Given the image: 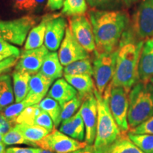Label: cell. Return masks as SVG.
<instances>
[{
  "label": "cell",
  "instance_id": "obj_30",
  "mask_svg": "<svg viewBox=\"0 0 153 153\" xmlns=\"http://www.w3.org/2000/svg\"><path fill=\"white\" fill-rule=\"evenodd\" d=\"M31 101H30L28 99L25 98L22 101L18 103H14L10 106L5 108L3 111H1L4 116L8 118L9 120L16 123V120L18 116L20 115L25 108L28 106H33Z\"/></svg>",
  "mask_w": 153,
  "mask_h": 153
},
{
  "label": "cell",
  "instance_id": "obj_10",
  "mask_svg": "<svg viewBox=\"0 0 153 153\" xmlns=\"http://www.w3.org/2000/svg\"><path fill=\"white\" fill-rule=\"evenodd\" d=\"M69 28L76 41L88 53L95 51L94 36L89 18L85 15L71 16L69 19Z\"/></svg>",
  "mask_w": 153,
  "mask_h": 153
},
{
  "label": "cell",
  "instance_id": "obj_29",
  "mask_svg": "<svg viewBox=\"0 0 153 153\" xmlns=\"http://www.w3.org/2000/svg\"><path fill=\"white\" fill-rule=\"evenodd\" d=\"M111 152L113 153H144L133 143L128 137H121L112 145Z\"/></svg>",
  "mask_w": 153,
  "mask_h": 153
},
{
  "label": "cell",
  "instance_id": "obj_43",
  "mask_svg": "<svg viewBox=\"0 0 153 153\" xmlns=\"http://www.w3.org/2000/svg\"><path fill=\"white\" fill-rule=\"evenodd\" d=\"M30 0H13V6L16 10L27 11Z\"/></svg>",
  "mask_w": 153,
  "mask_h": 153
},
{
  "label": "cell",
  "instance_id": "obj_12",
  "mask_svg": "<svg viewBox=\"0 0 153 153\" xmlns=\"http://www.w3.org/2000/svg\"><path fill=\"white\" fill-rule=\"evenodd\" d=\"M58 56L62 66H66L75 61L89 58V55L76 41L68 27L59 49Z\"/></svg>",
  "mask_w": 153,
  "mask_h": 153
},
{
  "label": "cell",
  "instance_id": "obj_20",
  "mask_svg": "<svg viewBox=\"0 0 153 153\" xmlns=\"http://www.w3.org/2000/svg\"><path fill=\"white\" fill-rule=\"evenodd\" d=\"M64 78L77 91L78 95L83 100L94 92L95 84L91 75L64 74Z\"/></svg>",
  "mask_w": 153,
  "mask_h": 153
},
{
  "label": "cell",
  "instance_id": "obj_23",
  "mask_svg": "<svg viewBox=\"0 0 153 153\" xmlns=\"http://www.w3.org/2000/svg\"><path fill=\"white\" fill-rule=\"evenodd\" d=\"M14 101L12 78L10 74H4L0 76V112L14 104Z\"/></svg>",
  "mask_w": 153,
  "mask_h": 153
},
{
  "label": "cell",
  "instance_id": "obj_4",
  "mask_svg": "<svg viewBox=\"0 0 153 153\" xmlns=\"http://www.w3.org/2000/svg\"><path fill=\"white\" fill-rule=\"evenodd\" d=\"M128 122L133 129L153 116V85L139 81L128 94Z\"/></svg>",
  "mask_w": 153,
  "mask_h": 153
},
{
  "label": "cell",
  "instance_id": "obj_24",
  "mask_svg": "<svg viewBox=\"0 0 153 153\" xmlns=\"http://www.w3.org/2000/svg\"><path fill=\"white\" fill-rule=\"evenodd\" d=\"M14 127L30 142L36 144L43 139L49 132L41 126L28 125L26 123H16Z\"/></svg>",
  "mask_w": 153,
  "mask_h": 153
},
{
  "label": "cell",
  "instance_id": "obj_25",
  "mask_svg": "<svg viewBox=\"0 0 153 153\" xmlns=\"http://www.w3.org/2000/svg\"><path fill=\"white\" fill-rule=\"evenodd\" d=\"M41 109L45 111L52 118L55 128H57L61 123V106L51 97L47 96L46 97L42 99L41 102L38 104Z\"/></svg>",
  "mask_w": 153,
  "mask_h": 153
},
{
  "label": "cell",
  "instance_id": "obj_9",
  "mask_svg": "<svg viewBox=\"0 0 153 153\" xmlns=\"http://www.w3.org/2000/svg\"><path fill=\"white\" fill-rule=\"evenodd\" d=\"M37 147L51 151L53 153H69L85 148V142H80L55 129L36 143Z\"/></svg>",
  "mask_w": 153,
  "mask_h": 153
},
{
  "label": "cell",
  "instance_id": "obj_48",
  "mask_svg": "<svg viewBox=\"0 0 153 153\" xmlns=\"http://www.w3.org/2000/svg\"><path fill=\"white\" fill-rule=\"evenodd\" d=\"M8 57H9V56H8V55L0 54V62H1V61H3L4 60H5V59L8 58Z\"/></svg>",
  "mask_w": 153,
  "mask_h": 153
},
{
  "label": "cell",
  "instance_id": "obj_36",
  "mask_svg": "<svg viewBox=\"0 0 153 153\" xmlns=\"http://www.w3.org/2000/svg\"><path fill=\"white\" fill-rule=\"evenodd\" d=\"M131 133L134 134H152L153 135V116L140 124L138 126L131 129Z\"/></svg>",
  "mask_w": 153,
  "mask_h": 153
},
{
  "label": "cell",
  "instance_id": "obj_31",
  "mask_svg": "<svg viewBox=\"0 0 153 153\" xmlns=\"http://www.w3.org/2000/svg\"><path fill=\"white\" fill-rule=\"evenodd\" d=\"M83 99L79 95L61 106V121L68 120L79 111Z\"/></svg>",
  "mask_w": 153,
  "mask_h": 153
},
{
  "label": "cell",
  "instance_id": "obj_33",
  "mask_svg": "<svg viewBox=\"0 0 153 153\" xmlns=\"http://www.w3.org/2000/svg\"><path fill=\"white\" fill-rule=\"evenodd\" d=\"M41 111V109L38 104L27 107L17 117L16 123H26L28 125H33L35 118Z\"/></svg>",
  "mask_w": 153,
  "mask_h": 153
},
{
  "label": "cell",
  "instance_id": "obj_6",
  "mask_svg": "<svg viewBox=\"0 0 153 153\" xmlns=\"http://www.w3.org/2000/svg\"><path fill=\"white\" fill-rule=\"evenodd\" d=\"M117 50L110 53L95 54L93 62V76L95 87L101 95L109 86L114 78L116 70Z\"/></svg>",
  "mask_w": 153,
  "mask_h": 153
},
{
  "label": "cell",
  "instance_id": "obj_28",
  "mask_svg": "<svg viewBox=\"0 0 153 153\" xmlns=\"http://www.w3.org/2000/svg\"><path fill=\"white\" fill-rule=\"evenodd\" d=\"M128 137L144 153H153L152 134H134L129 132Z\"/></svg>",
  "mask_w": 153,
  "mask_h": 153
},
{
  "label": "cell",
  "instance_id": "obj_50",
  "mask_svg": "<svg viewBox=\"0 0 153 153\" xmlns=\"http://www.w3.org/2000/svg\"><path fill=\"white\" fill-rule=\"evenodd\" d=\"M150 83H152V85H153V76H152V77L151 78V79H150Z\"/></svg>",
  "mask_w": 153,
  "mask_h": 153
},
{
  "label": "cell",
  "instance_id": "obj_35",
  "mask_svg": "<svg viewBox=\"0 0 153 153\" xmlns=\"http://www.w3.org/2000/svg\"><path fill=\"white\" fill-rule=\"evenodd\" d=\"M0 54L7 55L9 57L14 56L19 57L22 52L18 48L0 38Z\"/></svg>",
  "mask_w": 153,
  "mask_h": 153
},
{
  "label": "cell",
  "instance_id": "obj_22",
  "mask_svg": "<svg viewBox=\"0 0 153 153\" xmlns=\"http://www.w3.org/2000/svg\"><path fill=\"white\" fill-rule=\"evenodd\" d=\"M31 75L27 72L14 70L12 73L13 89L15 102L22 101L27 97L29 91V82Z\"/></svg>",
  "mask_w": 153,
  "mask_h": 153
},
{
  "label": "cell",
  "instance_id": "obj_3",
  "mask_svg": "<svg viewBox=\"0 0 153 153\" xmlns=\"http://www.w3.org/2000/svg\"><path fill=\"white\" fill-rule=\"evenodd\" d=\"M111 85L101 95L97 89H94V95L97 101L98 118H97V134L94 145L99 148H108L121 137L122 133L113 117L108 105Z\"/></svg>",
  "mask_w": 153,
  "mask_h": 153
},
{
  "label": "cell",
  "instance_id": "obj_41",
  "mask_svg": "<svg viewBox=\"0 0 153 153\" xmlns=\"http://www.w3.org/2000/svg\"><path fill=\"white\" fill-rule=\"evenodd\" d=\"M38 148L10 147L7 148L5 153H37Z\"/></svg>",
  "mask_w": 153,
  "mask_h": 153
},
{
  "label": "cell",
  "instance_id": "obj_27",
  "mask_svg": "<svg viewBox=\"0 0 153 153\" xmlns=\"http://www.w3.org/2000/svg\"><path fill=\"white\" fill-rule=\"evenodd\" d=\"M87 0H65L61 14L68 16L84 15L87 11Z\"/></svg>",
  "mask_w": 153,
  "mask_h": 153
},
{
  "label": "cell",
  "instance_id": "obj_39",
  "mask_svg": "<svg viewBox=\"0 0 153 153\" xmlns=\"http://www.w3.org/2000/svg\"><path fill=\"white\" fill-rule=\"evenodd\" d=\"M15 123L9 120L0 112V133L4 135L15 126Z\"/></svg>",
  "mask_w": 153,
  "mask_h": 153
},
{
  "label": "cell",
  "instance_id": "obj_49",
  "mask_svg": "<svg viewBox=\"0 0 153 153\" xmlns=\"http://www.w3.org/2000/svg\"><path fill=\"white\" fill-rule=\"evenodd\" d=\"M2 138H3V135L0 133V143L2 142Z\"/></svg>",
  "mask_w": 153,
  "mask_h": 153
},
{
  "label": "cell",
  "instance_id": "obj_51",
  "mask_svg": "<svg viewBox=\"0 0 153 153\" xmlns=\"http://www.w3.org/2000/svg\"><path fill=\"white\" fill-rule=\"evenodd\" d=\"M110 150H111V149H110ZM108 153H113L112 152H111V150H109V152H108Z\"/></svg>",
  "mask_w": 153,
  "mask_h": 153
},
{
  "label": "cell",
  "instance_id": "obj_32",
  "mask_svg": "<svg viewBox=\"0 0 153 153\" xmlns=\"http://www.w3.org/2000/svg\"><path fill=\"white\" fill-rule=\"evenodd\" d=\"M2 142L6 145H30V146L37 147V145L35 143L30 142L25 138L14 127H13L9 132L3 135Z\"/></svg>",
  "mask_w": 153,
  "mask_h": 153
},
{
  "label": "cell",
  "instance_id": "obj_14",
  "mask_svg": "<svg viewBox=\"0 0 153 153\" xmlns=\"http://www.w3.org/2000/svg\"><path fill=\"white\" fill-rule=\"evenodd\" d=\"M68 24L65 19L60 14L48 22L44 45L51 52H56L64 39Z\"/></svg>",
  "mask_w": 153,
  "mask_h": 153
},
{
  "label": "cell",
  "instance_id": "obj_15",
  "mask_svg": "<svg viewBox=\"0 0 153 153\" xmlns=\"http://www.w3.org/2000/svg\"><path fill=\"white\" fill-rule=\"evenodd\" d=\"M53 82V79L44 76L39 72L33 74L30 79L29 91L26 98L31 101L33 105L38 104L48 93Z\"/></svg>",
  "mask_w": 153,
  "mask_h": 153
},
{
  "label": "cell",
  "instance_id": "obj_44",
  "mask_svg": "<svg viewBox=\"0 0 153 153\" xmlns=\"http://www.w3.org/2000/svg\"><path fill=\"white\" fill-rule=\"evenodd\" d=\"M45 1H46V0H30L29 4H28L27 11H29V12L34 11L42 7Z\"/></svg>",
  "mask_w": 153,
  "mask_h": 153
},
{
  "label": "cell",
  "instance_id": "obj_5",
  "mask_svg": "<svg viewBox=\"0 0 153 153\" xmlns=\"http://www.w3.org/2000/svg\"><path fill=\"white\" fill-rule=\"evenodd\" d=\"M41 19L28 15L12 20H0V38L14 45H22L30 30Z\"/></svg>",
  "mask_w": 153,
  "mask_h": 153
},
{
  "label": "cell",
  "instance_id": "obj_19",
  "mask_svg": "<svg viewBox=\"0 0 153 153\" xmlns=\"http://www.w3.org/2000/svg\"><path fill=\"white\" fill-rule=\"evenodd\" d=\"M59 131L72 138L84 142L85 126L80 112L78 111L72 117L61 122Z\"/></svg>",
  "mask_w": 153,
  "mask_h": 153
},
{
  "label": "cell",
  "instance_id": "obj_42",
  "mask_svg": "<svg viewBox=\"0 0 153 153\" xmlns=\"http://www.w3.org/2000/svg\"><path fill=\"white\" fill-rule=\"evenodd\" d=\"M65 0H47L46 8L51 11L59 10L62 8Z\"/></svg>",
  "mask_w": 153,
  "mask_h": 153
},
{
  "label": "cell",
  "instance_id": "obj_40",
  "mask_svg": "<svg viewBox=\"0 0 153 153\" xmlns=\"http://www.w3.org/2000/svg\"><path fill=\"white\" fill-rule=\"evenodd\" d=\"M111 148H96L94 145H87L85 148L79 149V150L73 151L69 153H108Z\"/></svg>",
  "mask_w": 153,
  "mask_h": 153
},
{
  "label": "cell",
  "instance_id": "obj_2",
  "mask_svg": "<svg viewBox=\"0 0 153 153\" xmlns=\"http://www.w3.org/2000/svg\"><path fill=\"white\" fill-rule=\"evenodd\" d=\"M144 41L134 35L131 28L126 30L117 49L116 70L112 87H123L128 93L139 82V60Z\"/></svg>",
  "mask_w": 153,
  "mask_h": 153
},
{
  "label": "cell",
  "instance_id": "obj_18",
  "mask_svg": "<svg viewBox=\"0 0 153 153\" xmlns=\"http://www.w3.org/2000/svg\"><path fill=\"white\" fill-rule=\"evenodd\" d=\"M77 95V91L65 79L62 78L57 79L53 84L48 93V96L57 101L60 106H62Z\"/></svg>",
  "mask_w": 153,
  "mask_h": 153
},
{
  "label": "cell",
  "instance_id": "obj_45",
  "mask_svg": "<svg viewBox=\"0 0 153 153\" xmlns=\"http://www.w3.org/2000/svg\"><path fill=\"white\" fill-rule=\"evenodd\" d=\"M137 1H138V0H123V3L125 4V5L128 7H131V6L133 5L134 4L136 3Z\"/></svg>",
  "mask_w": 153,
  "mask_h": 153
},
{
  "label": "cell",
  "instance_id": "obj_1",
  "mask_svg": "<svg viewBox=\"0 0 153 153\" xmlns=\"http://www.w3.org/2000/svg\"><path fill=\"white\" fill-rule=\"evenodd\" d=\"M89 18L94 36V54L116 51L120 38L128 28V15L120 11L94 9L89 12Z\"/></svg>",
  "mask_w": 153,
  "mask_h": 153
},
{
  "label": "cell",
  "instance_id": "obj_47",
  "mask_svg": "<svg viewBox=\"0 0 153 153\" xmlns=\"http://www.w3.org/2000/svg\"><path fill=\"white\" fill-rule=\"evenodd\" d=\"M37 153H53L51 151L48 150H45V149H42V148H38V152Z\"/></svg>",
  "mask_w": 153,
  "mask_h": 153
},
{
  "label": "cell",
  "instance_id": "obj_13",
  "mask_svg": "<svg viewBox=\"0 0 153 153\" xmlns=\"http://www.w3.org/2000/svg\"><path fill=\"white\" fill-rule=\"evenodd\" d=\"M49 51L45 45L36 49L24 50L19 57L14 70L27 72L30 75L38 73Z\"/></svg>",
  "mask_w": 153,
  "mask_h": 153
},
{
  "label": "cell",
  "instance_id": "obj_46",
  "mask_svg": "<svg viewBox=\"0 0 153 153\" xmlns=\"http://www.w3.org/2000/svg\"><path fill=\"white\" fill-rule=\"evenodd\" d=\"M7 145H6L3 142L0 143V153H5L6 150H7Z\"/></svg>",
  "mask_w": 153,
  "mask_h": 153
},
{
  "label": "cell",
  "instance_id": "obj_8",
  "mask_svg": "<svg viewBox=\"0 0 153 153\" xmlns=\"http://www.w3.org/2000/svg\"><path fill=\"white\" fill-rule=\"evenodd\" d=\"M128 94L123 87H111L108 97L111 112L122 134L130 129L128 122Z\"/></svg>",
  "mask_w": 153,
  "mask_h": 153
},
{
  "label": "cell",
  "instance_id": "obj_21",
  "mask_svg": "<svg viewBox=\"0 0 153 153\" xmlns=\"http://www.w3.org/2000/svg\"><path fill=\"white\" fill-rule=\"evenodd\" d=\"M62 65L59 59L57 52H49L43 61L39 72L50 79H58L62 77L63 73Z\"/></svg>",
  "mask_w": 153,
  "mask_h": 153
},
{
  "label": "cell",
  "instance_id": "obj_16",
  "mask_svg": "<svg viewBox=\"0 0 153 153\" xmlns=\"http://www.w3.org/2000/svg\"><path fill=\"white\" fill-rule=\"evenodd\" d=\"M140 81L149 82L153 76V36L144 41L139 60Z\"/></svg>",
  "mask_w": 153,
  "mask_h": 153
},
{
  "label": "cell",
  "instance_id": "obj_34",
  "mask_svg": "<svg viewBox=\"0 0 153 153\" xmlns=\"http://www.w3.org/2000/svg\"><path fill=\"white\" fill-rule=\"evenodd\" d=\"M33 125L43 127L46 129L49 133L52 132L55 128L52 118L46 112L42 109L35 118Z\"/></svg>",
  "mask_w": 153,
  "mask_h": 153
},
{
  "label": "cell",
  "instance_id": "obj_38",
  "mask_svg": "<svg viewBox=\"0 0 153 153\" xmlns=\"http://www.w3.org/2000/svg\"><path fill=\"white\" fill-rule=\"evenodd\" d=\"M118 0H87L89 7L94 9H104L111 7Z\"/></svg>",
  "mask_w": 153,
  "mask_h": 153
},
{
  "label": "cell",
  "instance_id": "obj_17",
  "mask_svg": "<svg viewBox=\"0 0 153 153\" xmlns=\"http://www.w3.org/2000/svg\"><path fill=\"white\" fill-rule=\"evenodd\" d=\"M60 14H48L42 16V19L38 25H36L34 27L30 30L29 33L26 38L24 45V50H32L38 48L43 46V44L45 40V30L48 22L50 20L55 18Z\"/></svg>",
  "mask_w": 153,
  "mask_h": 153
},
{
  "label": "cell",
  "instance_id": "obj_26",
  "mask_svg": "<svg viewBox=\"0 0 153 153\" xmlns=\"http://www.w3.org/2000/svg\"><path fill=\"white\" fill-rule=\"evenodd\" d=\"M64 74H89L93 76V65L89 58L75 61L65 66Z\"/></svg>",
  "mask_w": 153,
  "mask_h": 153
},
{
  "label": "cell",
  "instance_id": "obj_7",
  "mask_svg": "<svg viewBox=\"0 0 153 153\" xmlns=\"http://www.w3.org/2000/svg\"><path fill=\"white\" fill-rule=\"evenodd\" d=\"M131 29L140 41L153 36V0H141L133 16Z\"/></svg>",
  "mask_w": 153,
  "mask_h": 153
},
{
  "label": "cell",
  "instance_id": "obj_11",
  "mask_svg": "<svg viewBox=\"0 0 153 153\" xmlns=\"http://www.w3.org/2000/svg\"><path fill=\"white\" fill-rule=\"evenodd\" d=\"M79 111L85 126V142L87 145H94L97 134L98 108L94 93L83 100Z\"/></svg>",
  "mask_w": 153,
  "mask_h": 153
},
{
  "label": "cell",
  "instance_id": "obj_37",
  "mask_svg": "<svg viewBox=\"0 0 153 153\" xmlns=\"http://www.w3.org/2000/svg\"><path fill=\"white\" fill-rule=\"evenodd\" d=\"M19 57L11 56L0 62V76L7 73L9 71L16 66Z\"/></svg>",
  "mask_w": 153,
  "mask_h": 153
}]
</instances>
